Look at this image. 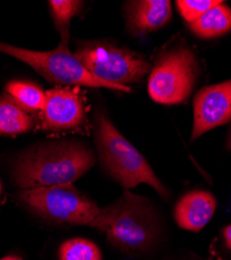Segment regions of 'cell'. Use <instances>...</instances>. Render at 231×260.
<instances>
[{
  "instance_id": "obj_18",
  "label": "cell",
  "mask_w": 231,
  "mask_h": 260,
  "mask_svg": "<svg viewBox=\"0 0 231 260\" xmlns=\"http://www.w3.org/2000/svg\"><path fill=\"white\" fill-rule=\"evenodd\" d=\"M213 260H231V224L223 227L209 246Z\"/></svg>"
},
{
  "instance_id": "obj_6",
  "label": "cell",
  "mask_w": 231,
  "mask_h": 260,
  "mask_svg": "<svg viewBox=\"0 0 231 260\" xmlns=\"http://www.w3.org/2000/svg\"><path fill=\"white\" fill-rule=\"evenodd\" d=\"M74 55L92 75L118 85L138 83L151 70L143 55L109 40L81 41Z\"/></svg>"
},
{
  "instance_id": "obj_10",
  "label": "cell",
  "mask_w": 231,
  "mask_h": 260,
  "mask_svg": "<svg viewBox=\"0 0 231 260\" xmlns=\"http://www.w3.org/2000/svg\"><path fill=\"white\" fill-rule=\"evenodd\" d=\"M125 27L134 38H145L161 29L172 18L170 0H131L123 7Z\"/></svg>"
},
{
  "instance_id": "obj_22",
  "label": "cell",
  "mask_w": 231,
  "mask_h": 260,
  "mask_svg": "<svg viewBox=\"0 0 231 260\" xmlns=\"http://www.w3.org/2000/svg\"><path fill=\"white\" fill-rule=\"evenodd\" d=\"M2 192H3V184H2V181H0V196H2Z\"/></svg>"
},
{
  "instance_id": "obj_3",
  "label": "cell",
  "mask_w": 231,
  "mask_h": 260,
  "mask_svg": "<svg viewBox=\"0 0 231 260\" xmlns=\"http://www.w3.org/2000/svg\"><path fill=\"white\" fill-rule=\"evenodd\" d=\"M94 141L102 169L124 189L144 183L151 186L163 200L170 199L169 188L101 108H98L94 116Z\"/></svg>"
},
{
  "instance_id": "obj_21",
  "label": "cell",
  "mask_w": 231,
  "mask_h": 260,
  "mask_svg": "<svg viewBox=\"0 0 231 260\" xmlns=\"http://www.w3.org/2000/svg\"><path fill=\"white\" fill-rule=\"evenodd\" d=\"M0 260H23V258L19 256V255H16V254H11V255L5 256L4 258H2Z\"/></svg>"
},
{
  "instance_id": "obj_13",
  "label": "cell",
  "mask_w": 231,
  "mask_h": 260,
  "mask_svg": "<svg viewBox=\"0 0 231 260\" xmlns=\"http://www.w3.org/2000/svg\"><path fill=\"white\" fill-rule=\"evenodd\" d=\"M32 127V119L10 95L0 97V135L17 136Z\"/></svg>"
},
{
  "instance_id": "obj_17",
  "label": "cell",
  "mask_w": 231,
  "mask_h": 260,
  "mask_svg": "<svg viewBox=\"0 0 231 260\" xmlns=\"http://www.w3.org/2000/svg\"><path fill=\"white\" fill-rule=\"evenodd\" d=\"M222 3L221 0H176L175 5L186 24H190Z\"/></svg>"
},
{
  "instance_id": "obj_19",
  "label": "cell",
  "mask_w": 231,
  "mask_h": 260,
  "mask_svg": "<svg viewBox=\"0 0 231 260\" xmlns=\"http://www.w3.org/2000/svg\"><path fill=\"white\" fill-rule=\"evenodd\" d=\"M161 260H213V259L211 256L208 258H204L193 252H180V253H174L172 255L166 256Z\"/></svg>"
},
{
  "instance_id": "obj_12",
  "label": "cell",
  "mask_w": 231,
  "mask_h": 260,
  "mask_svg": "<svg viewBox=\"0 0 231 260\" xmlns=\"http://www.w3.org/2000/svg\"><path fill=\"white\" fill-rule=\"evenodd\" d=\"M187 27L193 35L203 40L222 37L231 31V9L223 2L187 24Z\"/></svg>"
},
{
  "instance_id": "obj_14",
  "label": "cell",
  "mask_w": 231,
  "mask_h": 260,
  "mask_svg": "<svg viewBox=\"0 0 231 260\" xmlns=\"http://www.w3.org/2000/svg\"><path fill=\"white\" fill-rule=\"evenodd\" d=\"M6 91L26 112H43L46 93L35 82L12 80L7 83Z\"/></svg>"
},
{
  "instance_id": "obj_11",
  "label": "cell",
  "mask_w": 231,
  "mask_h": 260,
  "mask_svg": "<svg viewBox=\"0 0 231 260\" xmlns=\"http://www.w3.org/2000/svg\"><path fill=\"white\" fill-rule=\"evenodd\" d=\"M217 199L206 189L188 190L176 201L173 218L180 229L199 232L211 220L217 209Z\"/></svg>"
},
{
  "instance_id": "obj_15",
  "label": "cell",
  "mask_w": 231,
  "mask_h": 260,
  "mask_svg": "<svg viewBox=\"0 0 231 260\" xmlns=\"http://www.w3.org/2000/svg\"><path fill=\"white\" fill-rule=\"evenodd\" d=\"M50 13L60 35V43H69V27L71 19L79 15L85 8V3L78 0H51L48 2Z\"/></svg>"
},
{
  "instance_id": "obj_4",
  "label": "cell",
  "mask_w": 231,
  "mask_h": 260,
  "mask_svg": "<svg viewBox=\"0 0 231 260\" xmlns=\"http://www.w3.org/2000/svg\"><path fill=\"white\" fill-rule=\"evenodd\" d=\"M201 68L196 51L186 42L164 48L151 66L148 94L159 104L184 103L197 86Z\"/></svg>"
},
{
  "instance_id": "obj_16",
  "label": "cell",
  "mask_w": 231,
  "mask_h": 260,
  "mask_svg": "<svg viewBox=\"0 0 231 260\" xmlns=\"http://www.w3.org/2000/svg\"><path fill=\"white\" fill-rule=\"evenodd\" d=\"M58 260H102L99 247L87 238L74 237L58 248Z\"/></svg>"
},
{
  "instance_id": "obj_5",
  "label": "cell",
  "mask_w": 231,
  "mask_h": 260,
  "mask_svg": "<svg viewBox=\"0 0 231 260\" xmlns=\"http://www.w3.org/2000/svg\"><path fill=\"white\" fill-rule=\"evenodd\" d=\"M18 199L42 219L75 226L92 227L101 208L73 184L20 189Z\"/></svg>"
},
{
  "instance_id": "obj_2",
  "label": "cell",
  "mask_w": 231,
  "mask_h": 260,
  "mask_svg": "<svg viewBox=\"0 0 231 260\" xmlns=\"http://www.w3.org/2000/svg\"><path fill=\"white\" fill-rule=\"evenodd\" d=\"M96 164L94 150L78 140L42 143L21 153L12 174L20 189L73 184Z\"/></svg>"
},
{
  "instance_id": "obj_8",
  "label": "cell",
  "mask_w": 231,
  "mask_h": 260,
  "mask_svg": "<svg viewBox=\"0 0 231 260\" xmlns=\"http://www.w3.org/2000/svg\"><path fill=\"white\" fill-rule=\"evenodd\" d=\"M87 122L86 100L79 86H58L46 92L41 127L46 132H71Z\"/></svg>"
},
{
  "instance_id": "obj_7",
  "label": "cell",
  "mask_w": 231,
  "mask_h": 260,
  "mask_svg": "<svg viewBox=\"0 0 231 260\" xmlns=\"http://www.w3.org/2000/svg\"><path fill=\"white\" fill-rule=\"evenodd\" d=\"M0 52L16 57L29 64L47 80L69 86L104 88L114 91L130 93L129 86L118 85L103 81L92 75L78 58L69 50L68 44L59 45L50 51H34L19 48L0 42Z\"/></svg>"
},
{
  "instance_id": "obj_20",
  "label": "cell",
  "mask_w": 231,
  "mask_h": 260,
  "mask_svg": "<svg viewBox=\"0 0 231 260\" xmlns=\"http://www.w3.org/2000/svg\"><path fill=\"white\" fill-rule=\"evenodd\" d=\"M225 149L229 152H231V122L229 123V127L226 134V139H225Z\"/></svg>"
},
{
  "instance_id": "obj_1",
  "label": "cell",
  "mask_w": 231,
  "mask_h": 260,
  "mask_svg": "<svg viewBox=\"0 0 231 260\" xmlns=\"http://www.w3.org/2000/svg\"><path fill=\"white\" fill-rule=\"evenodd\" d=\"M91 228L106 234L108 242L120 252L134 256L151 253L164 236V223L157 207L129 189L101 207Z\"/></svg>"
},
{
  "instance_id": "obj_9",
  "label": "cell",
  "mask_w": 231,
  "mask_h": 260,
  "mask_svg": "<svg viewBox=\"0 0 231 260\" xmlns=\"http://www.w3.org/2000/svg\"><path fill=\"white\" fill-rule=\"evenodd\" d=\"M193 129L191 142L211 130L231 122V78L206 85L195 95L193 101Z\"/></svg>"
}]
</instances>
